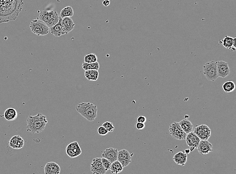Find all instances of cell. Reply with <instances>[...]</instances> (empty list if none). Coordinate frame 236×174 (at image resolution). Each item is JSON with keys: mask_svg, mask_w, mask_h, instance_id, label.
Here are the masks:
<instances>
[{"mask_svg": "<svg viewBox=\"0 0 236 174\" xmlns=\"http://www.w3.org/2000/svg\"><path fill=\"white\" fill-rule=\"evenodd\" d=\"M203 74L207 80L211 82L216 81L218 77L216 61L206 63L203 66Z\"/></svg>", "mask_w": 236, "mask_h": 174, "instance_id": "cell-6", "label": "cell"}, {"mask_svg": "<svg viewBox=\"0 0 236 174\" xmlns=\"http://www.w3.org/2000/svg\"><path fill=\"white\" fill-rule=\"evenodd\" d=\"M101 161H102V165L104 167L106 171H108L110 169V166H111V163L108 160L105 158H101Z\"/></svg>", "mask_w": 236, "mask_h": 174, "instance_id": "cell-31", "label": "cell"}, {"mask_svg": "<svg viewBox=\"0 0 236 174\" xmlns=\"http://www.w3.org/2000/svg\"><path fill=\"white\" fill-rule=\"evenodd\" d=\"M223 91L226 93H230L233 92L235 89V84L233 82L228 81L225 82L222 86Z\"/></svg>", "mask_w": 236, "mask_h": 174, "instance_id": "cell-28", "label": "cell"}, {"mask_svg": "<svg viewBox=\"0 0 236 174\" xmlns=\"http://www.w3.org/2000/svg\"><path fill=\"white\" fill-rule=\"evenodd\" d=\"M110 4V2L109 0H104L102 2V4L104 7H108Z\"/></svg>", "mask_w": 236, "mask_h": 174, "instance_id": "cell-35", "label": "cell"}, {"mask_svg": "<svg viewBox=\"0 0 236 174\" xmlns=\"http://www.w3.org/2000/svg\"><path fill=\"white\" fill-rule=\"evenodd\" d=\"M59 14L55 11H43L40 13L39 17L50 28L59 22Z\"/></svg>", "mask_w": 236, "mask_h": 174, "instance_id": "cell-4", "label": "cell"}, {"mask_svg": "<svg viewBox=\"0 0 236 174\" xmlns=\"http://www.w3.org/2000/svg\"><path fill=\"white\" fill-rule=\"evenodd\" d=\"M123 167L122 166L120 162L116 160L113 163H111L109 170L111 171V173L117 174L123 171Z\"/></svg>", "mask_w": 236, "mask_h": 174, "instance_id": "cell-25", "label": "cell"}, {"mask_svg": "<svg viewBox=\"0 0 236 174\" xmlns=\"http://www.w3.org/2000/svg\"><path fill=\"white\" fill-rule=\"evenodd\" d=\"M45 174H59L60 172V168L58 164L55 162H48L44 168Z\"/></svg>", "mask_w": 236, "mask_h": 174, "instance_id": "cell-18", "label": "cell"}, {"mask_svg": "<svg viewBox=\"0 0 236 174\" xmlns=\"http://www.w3.org/2000/svg\"><path fill=\"white\" fill-rule=\"evenodd\" d=\"M184 152H185V153L186 154H189V153H190V150L189 149H186V150H185Z\"/></svg>", "mask_w": 236, "mask_h": 174, "instance_id": "cell-37", "label": "cell"}, {"mask_svg": "<svg viewBox=\"0 0 236 174\" xmlns=\"http://www.w3.org/2000/svg\"><path fill=\"white\" fill-rule=\"evenodd\" d=\"M97 132L99 135L102 136H105V135H107V133H108V131L102 126H100L99 127L97 128Z\"/></svg>", "mask_w": 236, "mask_h": 174, "instance_id": "cell-32", "label": "cell"}, {"mask_svg": "<svg viewBox=\"0 0 236 174\" xmlns=\"http://www.w3.org/2000/svg\"><path fill=\"white\" fill-rule=\"evenodd\" d=\"M135 127L137 130H142L145 127V125H144V123H143V122H137L135 123Z\"/></svg>", "mask_w": 236, "mask_h": 174, "instance_id": "cell-33", "label": "cell"}, {"mask_svg": "<svg viewBox=\"0 0 236 174\" xmlns=\"http://www.w3.org/2000/svg\"><path fill=\"white\" fill-rule=\"evenodd\" d=\"M219 43L222 45L223 47L231 51H236V48L233 47V38L228 36H226L222 40L219 41Z\"/></svg>", "mask_w": 236, "mask_h": 174, "instance_id": "cell-21", "label": "cell"}, {"mask_svg": "<svg viewBox=\"0 0 236 174\" xmlns=\"http://www.w3.org/2000/svg\"><path fill=\"white\" fill-rule=\"evenodd\" d=\"M193 132L201 140H207L211 137V130L206 125H202L195 127Z\"/></svg>", "mask_w": 236, "mask_h": 174, "instance_id": "cell-8", "label": "cell"}, {"mask_svg": "<svg viewBox=\"0 0 236 174\" xmlns=\"http://www.w3.org/2000/svg\"><path fill=\"white\" fill-rule=\"evenodd\" d=\"M9 145L10 147L13 149H21L24 145V141L21 137L16 135L11 137L9 141Z\"/></svg>", "mask_w": 236, "mask_h": 174, "instance_id": "cell-16", "label": "cell"}, {"mask_svg": "<svg viewBox=\"0 0 236 174\" xmlns=\"http://www.w3.org/2000/svg\"><path fill=\"white\" fill-rule=\"evenodd\" d=\"M85 76L88 80L95 82L98 79L99 77L98 70H88L85 71Z\"/></svg>", "mask_w": 236, "mask_h": 174, "instance_id": "cell-24", "label": "cell"}, {"mask_svg": "<svg viewBox=\"0 0 236 174\" xmlns=\"http://www.w3.org/2000/svg\"><path fill=\"white\" fill-rule=\"evenodd\" d=\"M23 5V0H0V23L15 20Z\"/></svg>", "mask_w": 236, "mask_h": 174, "instance_id": "cell-1", "label": "cell"}, {"mask_svg": "<svg viewBox=\"0 0 236 174\" xmlns=\"http://www.w3.org/2000/svg\"><path fill=\"white\" fill-rule=\"evenodd\" d=\"M169 131L172 137L176 140H183L186 137V133L182 129L178 122H173L169 127Z\"/></svg>", "mask_w": 236, "mask_h": 174, "instance_id": "cell-7", "label": "cell"}, {"mask_svg": "<svg viewBox=\"0 0 236 174\" xmlns=\"http://www.w3.org/2000/svg\"><path fill=\"white\" fill-rule=\"evenodd\" d=\"M61 24L63 25V28L66 34L73 30L75 25L73 20L71 17H65L62 18Z\"/></svg>", "mask_w": 236, "mask_h": 174, "instance_id": "cell-20", "label": "cell"}, {"mask_svg": "<svg viewBox=\"0 0 236 174\" xmlns=\"http://www.w3.org/2000/svg\"><path fill=\"white\" fill-rule=\"evenodd\" d=\"M197 149L199 154L202 155L208 154L213 151L212 145L207 140H201Z\"/></svg>", "mask_w": 236, "mask_h": 174, "instance_id": "cell-15", "label": "cell"}, {"mask_svg": "<svg viewBox=\"0 0 236 174\" xmlns=\"http://www.w3.org/2000/svg\"><path fill=\"white\" fill-rule=\"evenodd\" d=\"M74 15V11L73 8L71 7L67 6L61 10L60 13V16L61 18L65 17H71Z\"/></svg>", "mask_w": 236, "mask_h": 174, "instance_id": "cell-27", "label": "cell"}, {"mask_svg": "<svg viewBox=\"0 0 236 174\" xmlns=\"http://www.w3.org/2000/svg\"><path fill=\"white\" fill-rule=\"evenodd\" d=\"M174 161L178 165L184 166L187 162V155L185 153V152H179L174 156Z\"/></svg>", "mask_w": 236, "mask_h": 174, "instance_id": "cell-19", "label": "cell"}, {"mask_svg": "<svg viewBox=\"0 0 236 174\" xmlns=\"http://www.w3.org/2000/svg\"><path fill=\"white\" fill-rule=\"evenodd\" d=\"M181 128L186 134L192 132L193 126L192 123L187 119H184L179 122Z\"/></svg>", "mask_w": 236, "mask_h": 174, "instance_id": "cell-23", "label": "cell"}, {"mask_svg": "<svg viewBox=\"0 0 236 174\" xmlns=\"http://www.w3.org/2000/svg\"><path fill=\"white\" fill-rule=\"evenodd\" d=\"M236 37H234V38H233V47H235V48H236Z\"/></svg>", "mask_w": 236, "mask_h": 174, "instance_id": "cell-36", "label": "cell"}, {"mask_svg": "<svg viewBox=\"0 0 236 174\" xmlns=\"http://www.w3.org/2000/svg\"><path fill=\"white\" fill-rule=\"evenodd\" d=\"M76 109L78 113L90 122L94 121L97 117L98 111L97 106L89 102H83L77 104L76 106Z\"/></svg>", "mask_w": 236, "mask_h": 174, "instance_id": "cell-3", "label": "cell"}, {"mask_svg": "<svg viewBox=\"0 0 236 174\" xmlns=\"http://www.w3.org/2000/svg\"><path fill=\"white\" fill-rule=\"evenodd\" d=\"M66 153L68 156L71 158H74L80 155L82 151L77 142H72L66 146Z\"/></svg>", "mask_w": 236, "mask_h": 174, "instance_id": "cell-9", "label": "cell"}, {"mask_svg": "<svg viewBox=\"0 0 236 174\" xmlns=\"http://www.w3.org/2000/svg\"><path fill=\"white\" fill-rule=\"evenodd\" d=\"M118 160L123 168L126 167L132 162V155L128 150L123 149L118 152Z\"/></svg>", "mask_w": 236, "mask_h": 174, "instance_id": "cell-13", "label": "cell"}, {"mask_svg": "<svg viewBox=\"0 0 236 174\" xmlns=\"http://www.w3.org/2000/svg\"><path fill=\"white\" fill-rule=\"evenodd\" d=\"M29 27L31 32L38 36L46 35L50 32V28L39 19L33 20Z\"/></svg>", "mask_w": 236, "mask_h": 174, "instance_id": "cell-5", "label": "cell"}, {"mask_svg": "<svg viewBox=\"0 0 236 174\" xmlns=\"http://www.w3.org/2000/svg\"><path fill=\"white\" fill-rule=\"evenodd\" d=\"M98 60L97 55L94 53H89L86 55L84 57L85 62L91 63L96 62Z\"/></svg>", "mask_w": 236, "mask_h": 174, "instance_id": "cell-29", "label": "cell"}, {"mask_svg": "<svg viewBox=\"0 0 236 174\" xmlns=\"http://www.w3.org/2000/svg\"><path fill=\"white\" fill-rule=\"evenodd\" d=\"M90 170L94 174H104L107 172L102 165L101 158H100L93 159L90 164Z\"/></svg>", "mask_w": 236, "mask_h": 174, "instance_id": "cell-10", "label": "cell"}, {"mask_svg": "<svg viewBox=\"0 0 236 174\" xmlns=\"http://www.w3.org/2000/svg\"><path fill=\"white\" fill-rule=\"evenodd\" d=\"M61 19L62 18L60 17L59 22L50 28V32L51 34L55 36V37H60V36L66 34L63 28V25L61 24Z\"/></svg>", "mask_w": 236, "mask_h": 174, "instance_id": "cell-17", "label": "cell"}, {"mask_svg": "<svg viewBox=\"0 0 236 174\" xmlns=\"http://www.w3.org/2000/svg\"><path fill=\"white\" fill-rule=\"evenodd\" d=\"M118 150L115 148L109 147L105 149L102 152V158H105L113 163L115 161L118 160Z\"/></svg>", "mask_w": 236, "mask_h": 174, "instance_id": "cell-14", "label": "cell"}, {"mask_svg": "<svg viewBox=\"0 0 236 174\" xmlns=\"http://www.w3.org/2000/svg\"><path fill=\"white\" fill-rule=\"evenodd\" d=\"M185 140L187 145L190 148V152L193 151L197 149L201 141L198 137L193 132L187 134Z\"/></svg>", "mask_w": 236, "mask_h": 174, "instance_id": "cell-11", "label": "cell"}, {"mask_svg": "<svg viewBox=\"0 0 236 174\" xmlns=\"http://www.w3.org/2000/svg\"><path fill=\"white\" fill-rule=\"evenodd\" d=\"M99 67V63L97 61L96 62L91 63H88L84 62L82 64V68L85 71L88 70H98Z\"/></svg>", "mask_w": 236, "mask_h": 174, "instance_id": "cell-26", "label": "cell"}, {"mask_svg": "<svg viewBox=\"0 0 236 174\" xmlns=\"http://www.w3.org/2000/svg\"><path fill=\"white\" fill-rule=\"evenodd\" d=\"M17 116H18V113L15 108H7L4 112V118L7 121H14L16 119Z\"/></svg>", "mask_w": 236, "mask_h": 174, "instance_id": "cell-22", "label": "cell"}, {"mask_svg": "<svg viewBox=\"0 0 236 174\" xmlns=\"http://www.w3.org/2000/svg\"><path fill=\"white\" fill-rule=\"evenodd\" d=\"M216 63L218 77L224 78L230 75V69L227 62L224 61H217Z\"/></svg>", "mask_w": 236, "mask_h": 174, "instance_id": "cell-12", "label": "cell"}, {"mask_svg": "<svg viewBox=\"0 0 236 174\" xmlns=\"http://www.w3.org/2000/svg\"><path fill=\"white\" fill-rule=\"evenodd\" d=\"M137 122H143V123H145L147 121V118L143 116H138L137 118Z\"/></svg>", "mask_w": 236, "mask_h": 174, "instance_id": "cell-34", "label": "cell"}, {"mask_svg": "<svg viewBox=\"0 0 236 174\" xmlns=\"http://www.w3.org/2000/svg\"><path fill=\"white\" fill-rule=\"evenodd\" d=\"M26 129L27 132L32 133H39L45 130L48 121L46 117L41 113H37L36 116L30 114L27 120Z\"/></svg>", "mask_w": 236, "mask_h": 174, "instance_id": "cell-2", "label": "cell"}, {"mask_svg": "<svg viewBox=\"0 0 236 174\" xmlns=\"http://www.w3.org/2000/svg\"><path fill=\"white\" fill-rule=\"evenodd\" d=\"M102 126L106 128L108 132H113V130H114V127L113 123L110 122H108V121L104 122L102 124Z\"/></svg>", "mask_w": 236, "mask_h": 174, "instance_id": "cell-30", "label": "cell"}]
</instances>
